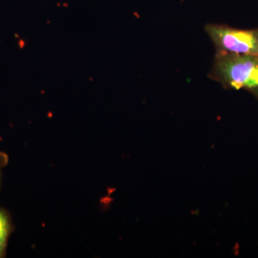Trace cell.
Instances as JSON below:
<instances>
[{
	"label": "cell",
	"mask_w": 258,
	"mask_h": 258,
	"mask_svg": "<svg viewBox=\"0 0 258 258\" xmlns=\"http://www.w3.org/2000/svg\"><path fill=\"white\" fill-rule=\"evenodd\" d=\"M8 163V157L5 153L0 152V187H1L3 170Z\"/></svg>",
	"instance_id": "cell-4"
},
{
	"label": "cell",
	"mask_w": 258,
	"mask_h": 258,
	"mask_svg": "<svg viewBox=\"0 0 258 258\" xmlns=\"http://www.w3.org/2000/svg\"><path fill=\"white\" fill-rule=\"evenodd\" d=\"M208 76L226 89L244 90L258 98V57L216 52Z\"/></svg>",
	"instance_id": "cell-1"
},
{
	"label": "cell",
	"mask_w": 258,
	"mask_h": 258,
	"mask_svg": "<svg viewBox=\"0 0 258 258\" xmlns=\"http://www.w3.org/2000/svg\"><path fill=\"white\" fill-rule=\"evenodd\" d=\"M205 30L216 52L258 57V28L239 29L221 24H208Z\"/></svg>",
	"instance_id": "cell-2"
},
{
	"label": "cell",
	"mask_w": 258,
	"mask_h": 258,
	"mask_svg": "<svg viewBox=\"0 0 258 258\" xmlns=\"http://www.w3.org/2000/svg\"><path fill=\"white\" fill-rule=\"evenodd\" d=\"M13 230L11 217L6 210L0 208V258L6 254L8 240Z\"/></svg>",
	"instance_id": "cell-3"
}]
</instances>
